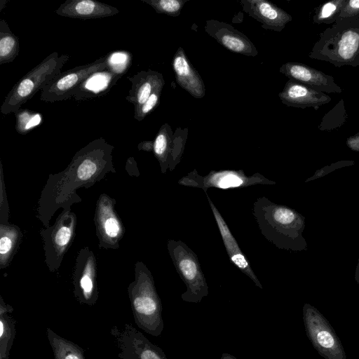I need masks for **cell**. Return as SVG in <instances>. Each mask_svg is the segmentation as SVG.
I'll use <instances>...</instances> for the list:
<instances>
[{
	"instance_id": "3957f363",
	"label": "cell",
	"mask_w": 359,
	"mask_h": 359,
	"mask_svg": "<svg viewBox=\"0 0 359 359\" xmlns=\"http://www.w3.org/2000/svg\"><path fill=\"white\" fill-rule=\"evenodd\" d=\"M130 306L136 325L154 337H159L164 327L162 303L154 278L146 265L138 261L135 279L128 287Z\"/></svg>"
},
{
	"instance_id": "6da1fadb",
	"label": "cell",
	"mask_w": 359,
	"mask_h": 359,
	"mask_svg": "<svg viewBox=\"0 0 359 359\" xmlns=\"http://www.w3.org/2000/svg\"><path fill=\"white\" fill-rule=\"evenodd\" d=\"M114 149L102 137L94 140L76 152L64 170L49 175L36 210V217L44 228L50 226V219L58 209L71 210L72 205L81 201L77 189H88L107 174L116 172Z\"/></svg>"
},
{
	"instance_id": "ac0fdd59",
	"label": "cell",
	"mask_w": 359,
	"mask_h": 359,
	"mask_svg": "<svg viewBox=\"0 0 359 359\" xmlns=\"http://www.w3.org/2000/svg\"><path fill=\"white\" fill-rule=\"evenodd\" d=\"M206 196L231 262L242 273L248 276L256 286L263 289L260 281L252 269L248 259L239 248L238 243L232 235L222 215L207 194Z\"/></svg>"
},
{
	"instance_id": "ffe728a7",
	"label": "cell",
	"mask_w": 359,
	"mask_h": 359,
	"mask_svg": "<svg viewBox=\"0 0 359 359\" xmlns=\"http://www.w3.org/2000/svg\"><path fill=\"white\" fill-rule=\"evenodd\" d=\"M55 13L62 17L87 20L113 16L119 11L112 6L94 0H66Z\"/></svg>"
},
{
	"instance_id": "83f0119b",
	"label": "cell",
	"mask_w": 359,
	"mask_h": 359,
	"mask_svg": "<svg viewBox=\"0 0 359 359\" xmlns=\"http://www.w3.org/2000/svg\"><path fill=\"white\" fill-rule=\"evenodd\" d=\"M346 0H332L321 5L316 11L313 21L314 23L333 25L337 20L340 12Z\"/></svg>"
},
{
	"instance_id": "cb8c5ba5",
	"label": "cell",
	"mask_w": 359,
	"mask_h": 359,
	"mask_svg": "<svg viewBox=\"0 0 359 359\" xmlns=\"http://www.w3.org/2000/svg\"><path fill=\"white\" fill-rule=\"evenodd\" d=\"M0 303V359H8L15 336V320L11 316L13 309L1 297Z\"/></svg>"
},
{
	"instance_id": "d6a6232c",
	"label": "cell",
	"mask_w": 359,
	"mask_h": 359,
	"mask_svg": "<svg viewBox=\"0 0 359 359\" xmlns=\"http://www.w3.org/2000/svg\"><path fill=\"white\" fill-rule=\"evenodd\" d=\"M344 18H359V0H346L337 21Z\"/></svg>"
},
{
	"instance_id": "30bf717a",
	"label": "cell",
	"mask_w": 359,
	"mask_h": 359,
	"mask_svg": "<svg viewBox=\"0 0 359 359\" xmlns=\"http://www.w3.org/2000/svg\"><path fill=\"white\" fill-rule=\"evenodd\" d=\"M111 334L115 339L121 359H168L163 351L152 344L131 323L114 325Z\"/></svg>"
},
{
	"instance_id": "44dd1931",
	"label": "cell",
	"mask_w": 359,
	"mask_h": 359,
	"mask_svg": "<svg viewBox=\"0 0 359 359\" xmlns=\"http://www.w3.org/2000/svg\"><path fill=\"white\" fill-rule=\"evenodd\" d=\"M128 80L132 86L126 99L134 107L144 103L156 88L165 85L163 74L151 69L140 71Z\"/></svg>"
},
{
	"instance_id": "836d02e7",
	"label": "cell",
	"mask_w": 359,
	"mask_h": 359,
	"mask_svg": "<svg viewBox=\"0 0 359 359\" xmlns=\"http://www.w3.org/2000/svg\"><path fill=\"white\" fill-rule=\"evenodd\" d=\"M201 177L202 176L198 174L196 170H194L189 172L188 175L181 178L178 181V184L187 187L201 188Z\"/></svg>"
},
{
	"instance_id": "52a82bcc",
	"label": "cell",
	"mask_w": 359,
	"mask_h": 359,
	"mask_svg": "<svg viewBox=\"0 0 359 359\" xmlns=\"http://www.w3.org/2000/svg\"><path fill=\"white\" fill-rule=\"evenodd\" d=\"M109 55L60 72L41 92L40 100L46 102L64 101L74 97L83 83L94 74L109 67Z\"/></svg>"
},
{
	"instance_id": "7402d4cb",
	"label": "cell",
	"mask_w": 359,
	"mask_h": 359,
	"mask_svg": "<svg viewBox=\"0 0 359 359\" xmlns=\"http://www.w3.org/2000/svg\"><path fill=\"white\" fill-rule=\"evenodd\" d=\"M174 146V133L170 126L163 124L154 140L153 152L158 160L161 171L165 173L169 169L172 171V155Z\"/></svg>"
},
{
	"instance_id": "277c9868",
	"label": "cell",
	"mask_w": 359,
	"mask_h": 359,
	"mask_svg": "<svg viewBox=\"0 0 359 359\" xmlns=\"http://www.w3.org/2000/svg\"><path fill=\"white\" fill-rule=\"evenodd\" d=\"M69 60V55L57 51L48 55L14 85L1 106V112L6 115L19 110L61 72Z\"/></svg>"
},
{
	"instance_id": "4fadbf2b",
	"label": "cell",
	"mask_w": 359,
	"mask_h": 359,
	"mask_svg": "<svg viewBox=\"0 0 359 359\" xmlns=\"http://www.w3.org/2000/svg\"><path fill=\"white\" fill-rule=\"evenodd\" d=\"M279 72L289 79L326 94L343 91L332 76L301 62H285L281 65Z\"/></svg>"
},
{
	"instance_id": "7a4b0ae2",
	"label": "cell",
	"mask_w": 359,
	"mask_h": 359,
	"mask_svg": "<svg viewBox=\"0 0 359 359\" xmlns=\"http://www.w3.org/2000/svg\"><path fill=\"white\" fill-rule=\"evenodd\" d=\"M309 57L335 67H359V18L337 21L320 34Z\"/></svg>"
},
{
	"instance_id": "484cf974",
	"label": "cell",
	"mask_w": 359,
	"mask_h": 359,
	"mask_svg": "<svg viewBox=\"0 0 359 359\" xmlns=\"http://www.w3.org/2000/svg\"><path fill=\"white\" fill-rule=\"evenodd\" d=\"M19 39L7 23L0 20V65L12 62L19 54Z\"/></svg>"
},
{
	"instance_id": "8992f818",
	"label": "cell",
	"mask_w": 359,
	"mask_h": 359,
	"mask_svg": "<svg viewBox=\"0 0 359 359\" xmlns=\"http://www.w3.org/2000/svg\"><path fill=\"white\" fill-rule=\"evenodd\" d=\"M77 218L71 210H63L53 225L40 230L45 256V263L50 272L61 266L64 256L72 245Z\"/></svg>"
},
{
	"instance_id": "ba28073f",
	"label": "cell",
	"mask_w": 359,
	"mask_h": 359,
	"mask_svg": "<svg viewBox=\"0 0 359 359\" xmlns=\"http://www.w3.org/2000/svg\"><path fill=\"white\" fill-rule=\"evenodd\" d=\"M302 313L307 337L318 354L325 359H347L339 338L323 315L309 304L304 305Z\"/></svg>"
},
{
	"instance_id": "8d00e7d4",
	"label": "cell",
	"mask_w": 359,
	"mask_h": 359,
	"mask_svg": "<svg viewBox=\"0 0 359 359\" xmlns=\"http://www.w3.org/2000/svg\"><path fill=\"white\" fill-rule=\"evenodd\" d=\"M220 359H238V358L230 353H222Z\"/></svg>"
},
{
	"instance_id": "5b68a950",
	"label": "cell",
	"mask_w": 359,
	"mask_h": 359,
	"mask_svg": "<svg viewBox=\"0 0 359 359\" xmlns=\"http://www.w3.org/2000/svg\"><path fill=\"white\" fill-rule=\"evenodd\" d=\"M167 248L175 268L187 290L181 298L188 303H200L209 294L205 275L196 253L180 240L169 239Z\"/></svg>"
},
{
	"instance_id": "1f68e13d",
	"label": "cell",
	"mask_w": 359,
	"mask_h": 359,
	"mask_svg": "<svg viewBox=\"0 0 359 359\" xmlns=\"http://www.w3.org/2000/svg\"><path fill=\"white\" fill-rule=\"evenodd\" d=\"M0 222L1 224H8L9 208L4 181L2 164L1 163V192H0Z\"/></svg>"
},
{
	"instance_id": "5bb4252c",
	"label": "cell",
	"mask_w": 359,
	"mask_h": 359,
	"mask_svg": "<svg viewBox=\"0 0 359 359\" xmlns=\"http://www.w3.org/2000/svg\"><path fill=\"white\" fill-rule=\"evenodd\" d=\"M205 32L231 52L252 57L258 55V50L250 39L228 23L208 20Z\"/></svg>"
},
{
	"instance_id": "8fae6325",
	"label": "cell",
	"mask_w": 359,
	"mask_h": 359,
	"mask_svg": "<svg viewBox=\"0 0 359 359\" xmlns=\"http://www.w3.org/2000/svg\"><path fill=\"white\" fill-rule=\"evenodd\" d=\"M116 201L105 194L97 199L94 222L99 248L116 250L125 233V227L115 210Z\"/></svg>"
},
{
	"instance_id": "f1b7e54d",
	"label": "cell",
	"mask_w": 359,
	"mask_h": 359,
	"mask_svg": "<svg viewBox=\"0 0 359 359\" xmlns=\"http://www.w3.org/2000/svg\"><path fill=\"white\" fill-rule=\"evenodd\" d=\"M16 118L15 130L20 135H25L39 126L42 120L39 113L20 108L14 113Z\"/></svg>"
},
{
	"instance_id": "7c38bea8",
	"label": "cell",
	"mask_w": 359,
	"mask_h": 359,
	"mask_svg": "<svg viewBox=\"0 0 359 359\" xmlns=\"http://www.w3.org/2000/svg\"><path fill=\"white\" fill-rule=\"evenodd\" d=\"M74 294L78 302L94 305L98 298L96 259L88 247L78 253L73 274Z\"/></svg>"
},
{
	"instance_id": "e575fe53",
	"label": "cell",
	"mask_w": 359,
	"mask_h": 359,
	"mask_svg": "<svg viewBox=\"0 0 359 359\" xmlns=\"http://www.w3.org/2000/svg\"><path fill=\"white\" fill-rule=\"evenodd\" d=\"M346 144L351 149L359 151V133L348 137Z\"/></svg>"
},
{
	"instance_id": "2e32d148",
	"label": "cell",
	"mask_w": 359,
	"mask_h": 359,
	"mask_svg": "<svg viewBox=\"0 0 359 359\" xmlns=\"http://www.w3.org/2000/svg\"><path fill=\"white\" fill-rule=\"evenodd\" d=\"M272 184L274 182L259 173L247 176L241 170H212L205 177H202L201 189L206 194L207 189L209 188L226 189L244 188L255 184Z\"/></svg>"
},
{
	"instance_id": "d6986e66",
	"label": "cell",
	"mask_w": 359,
	"mask_h": 359,
	"mask_svg": "<svg viewBox=\"0 0 359 359\" xmlns=\"http://www.w3.org/2000/svg\"><path fill=\"white\" fill-rule=\"evenodd\" d=\"M172 65L177 84L192 97L197 99L203 97L205 94L204 82L182 47H179L175 52Z\"/></svg>"
},
{
	"instance_id": "9c48e42d",
	"label": "cell",
	"mask_w": 359,
	"mask_h": 359,
	"mask_svg": "<svg viewBox=\"0 0 359 359\" xmlns=\"http://www.w3.org/2000/svg\"><path fill=\"white\" fill-rule=\"evenodd\" d=\"M253 215L261 233L277 247H283L285 245L286 230L296 220L295 213L262 196L253 204Z\"/></svg>"
},
{
	"instance_id": "9a60e30c",
	"label": "cell",
	"mask_w": 359,
	"mask_h": 359,
	"mask_svg": "<svg viewBox=\"0 0 359 359\" xmlns=\"http://www.w3.org/2000/svg\"><path fill=\"white\" fill-rule=\"evenodd\" d=\"M243 11L261 23L265 29L281 32L292 17L267 0H240Z\"/></svg>"
},
{
	"instance_id": "e0dca14e",
	"label": "cell",
	"mask_w": 359,
	"mask_h": 359,
	"mask_svg": "<svg viewBox=\"0 0 359 359\" xmlns=\"http://www.w3.org/2000/svg\"><path fill=\"white\" fill-rule=\"evenodd\" d=\"M278 97L281 102L296 108H313L318 110L332 98L326 93L313 89L292 79H288Z\"/></svg>"
},
{
	"instance_id": "f546056e",
	"label": "cell",
	"mask_w": 359,
	"mask_h": 359,
	"mask_svg": "<svg viewBox=\"0 0 359 359\" xmlns=\"http://www.w3.org/2000/svg\"><path fill=\"white\" fill-rule=\"evenodd\" d=\"M151 6L157 13L178 17L188 0H140Z\"/></svg>"
},
{
	"instance_id": "4dcf8cb0",
	"label": "cell",
	"mask_w": 359,
	"mask_h": 359,
	"mask_svg": "<svg viewBox=\"0 0 359 359\" xmlns=\"http://www.w3.org/2000/svg\"><path fill=\"white\" fill-rule=\"evenodd\" d=\"M163 86L156 88L144 103L134 107L135 119L138 121H142L158 105Z\"/></svg>"
},
{
	"instance_id": "d4e9b609",
	"label": "cell",
	"mask_w": 359,
	"mask_h": 359,
	"mask_svg": "<svg viewBox=\"0 0 359 359\" xmlns=\"http://www.w3.org/2000/svg\"><path fill=\"white\" fill-rule=\"evenodd\" d=\"M47 337L52 348L54 359H86L83 349L47 328Z\"/></svg>"
},
{
	"instance_id": "d590c367",
	"label": "cell",
	"mask_w": 359,
	"mask_h": 359,
	"mask_svg": "<svg viewBox=\"0 0 359 359\" xmlns=\"http://www.w3.org/2000/svg\"><path fill=\"white\" fill-rule=\"evenodd\" d=\"M137 148L139 150L146 151H153L154 149V140H147L141 142Z\"/></svg>"
},
{
	"instance_id": "603a6c76",
	"label": "cell",
	"mask_w": 359,
	"mask_h": 359,
	"mask_svg": "<svg viewBox=\"0 0 359 359\" xmlns=\"http://www.w3.org/2000/svg\"><path fill=\"white\" fill-rule=\"evenodd\" d=\"M22 238V233L15 224L0 223V268L10 264L17 252Z\"/></svg>"
},
{
	"instance_id": "4316f807",
	"label": "cell",
	"mask_w": 359,
	"mask_h": 359,
	"mask_svg": "<svg viewBox=\"0 0 359 359\" xmlns=\"http://www.w3.org/2000/svg\"><path fill=\"white\" fill-rule=\"evenodd\" d=\"M348 118L344 106V99L341 98L334 107L330 110L321 119L318 126L321 131H329L341 128Z\"/></svg>"
}]
</instances>
